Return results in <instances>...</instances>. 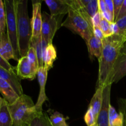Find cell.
Wrapping results in <instances>:
<instances>
[{
  "label": "cell",
  "mask_w": 126,
  "mask_h": 126,
  "mask_svg": "<svg viewBox=\"0 0 126 126\" xmlns=\"http://www.w3.org/2000/svg\"><path fill=\"white\" fill-rule=\"evenodd\" d=\"M121 54H126V41L124 44V45H123V48H122L121 50Z\"/></svg>",
  "instance_id": "obj_37"
},
{
  "label": "cell",
  "mask_w": 126,
  "mask_h": 126,
  "mask_svg": "<svg viewBox=\"0 0 126 126\" xmlns=\"http://www.w3.org/2000/svg\"><path fill=\"white\" fill-rule=\"evenodd\" d=\"M105 1L107 7V11L114 17V5L113 0H105Z\"/></svg>",
  "instance_id": "obj_35"
},
{
  "label": "cell",
  "mask_w": 126,
  "mask_h": 126,
  "mask_svg": "<svg viewBox=\"0 0 126 126\" xmlns=\"http://www.w3.org/2000/svg\"><path fill=\"white\" fill-rule=\"evenodd\" d=\"M44 2L50 10L52 16H60L68 14L71 7L67 0H46Z\"/></svg>",
  "instance_id": "obj_12"
},
{
  "label": "cell",
  "mask_w": 126,
  "mask_h": 126,
  "mask_svg": "<svg viewBox=\"0 0 126 126\" xmlns=\"http://www.w3.org/2000/svg\"><path fill=\"white\" fill-rule=\"evenodd\" d=\"M124 126H125V125H124Z\"/></svg>",
  "instance_id": "obj_41"
},
{
  "label": "cell",
  "mask_w": 126,
  "mask_h": 126,
  "mask_svg": "<svg viewBox=\"0 0 126 126\" xmlns=\"http://www.w3.org/2000/svg\"><path fill=\"white\" fill-rule=\"evenodd\" d=\"M111 24L112 23H110V22L107 21L105 18H102L99 27L100 28L102 32H103L105 38H107V37H109L113 35Z\"/></svg>",
  "instance_id": "obj_25"
},
{
  "label": "cell",
  "mask_w": 126,
  "mask_h": 126,
  "mask_svg": "<svg viewBox=\"0 0 126 126\" xmlns=\"http://www.w3.org/2000/svg\"><path fill=\"white\" fill-rule=\"evenodd\" d=\"M17 75L20 79L33 80L36 76L33 75L30 62L27 56L20 57L16 68Z\"/></svg>",
  "instance_id": "obj_13"
},
{
  "label": "cell",
  "mask_w": 126,
  "mask_h": 126,
  "mask_svg": "<svg viewBox=\"0 0 126 126\" xmlns=\"http://www.w3.org/2000/svg\"><path fill=\"white\" fill-rule=\"evenodd\" d=\"M87 46L91 60H94V57L99 59L103 50L102 41L96 38L93 34L87 44Z\"/></svg>",
  "instance_id": "obj_17"
},
{
  "label": "cell",
  "mask_w": 126,
  "mask_h": 126,
  "mask_svg": "<svg viewBox=\"0 0 126 126\" xmlns=\"http://www.w3.org/2000/svg\"><path fill=\"white\" fill-rule=\"evenodd\" d=\"M18 52L20 58L27 56L32 38L31 20L28 17V1L15 0Z\"/></svg>",
  "instance_id": "obj_2"
},
{
  "label": "cell",
  "mask_w": 126,
  "mask_h": 126,
  "mask_svg": "<svg viewBox=\"0 0 126 126\" xmlns=\"http://www.w3.org/2000/svg\"><path fill=\"white\" fill-rule=\"evenodd\" d=\"M62 27H66L74 33L79 34L86 44L93 35V25L79 11L71 9L66 20L62 23Z\"/></svg>",
  "instance_id": "obj_4"
},
{
  "label": "cell",
  "mask_w": 126,
  "mask_h": 126,
  "mask_svg": "<svg viewBox=\"0 0 126 126\" xmlns=\"http://www.w3.org/2000/svg\"><path fill=\"white\" fill-rule=\"evenodd\" d=\"M27 57H28L31 66H32L33 75L35 76H36L37 73H38V69H39V64H38L36 52L35 49L33 47H30L28 52H27Z\"/></svg>",
  "instance_id": "obj_23"
},
{
  "label": "cell",
  "mask_w": 126,
  "mask_h": 126,
  "mask_svg": "<svg viewBox=\"0 0 126 126\" xmlns=\"http://www.w3.org/2000/svg\"><path fill=\"white\" fill-rule=\"evenodd\" d=\"M98 11L101 14L107 11V7L105 0H98Z\"/></svg>",
  "instance_id": "obj_36"
},
{
  "label": "cell",
  "mask_w": 126,
  "mask_h": 126,
  "mask_svg": "<svg viewBox=\"0 0 126 126\" xmlns=\"http://www.w3.org/2000/svg\"><path fill=\"white\" fill-rule=\"evenodd\" d=\"M57 58V51L55 46L52 43L49 44L47 46L44 57V65L47 71L50 70L53 67V64Z\"/></svg>",
  "instance_id": "obj_20"
},
{
  "label": "cell",
  "mask_w": 126,
  "mask_h": 126,
  "mask_svg": "<svg viewBox=\"0 0 126 126\" xmlns=\"http://www.w3.org/2000/svg\"><path fill=\"white\" fill-rule=\"evenodd\" d=\"M41 1H32V18L31 19V25L32 28V40L38 39L41 35L42 13ZM31 40V41H32Z\"/></svg>",
  "instance_id": "obj_7"
},
{
  "label": "cell",
  "mask_w": 126,
  "mask_h": 126,
  "mask_svg": "<svg viewBox=\"0 0 126 126\" xmlns=\"http://www.w3.org/2000/svg\"><path fill=\"white\" fill-rule=\"evenodd\" d=\"M102 19V14H101V13L99 12V11H98V12L95 14V15L94 16L93 18H92L93 27H99Z\"/></svg>",
  "instance_id": "obj_32"
},
{
  "label": "cell",
  "mask_w": 126,
  "mask_h": 126,
  "mask_svg": "<svg viewBox=\"0 0 126 126\" xmlns=\"http://www.w3.org/2000/svg\"><path fill=\"white\" fill-rule=\"evenodd\" d=\"M48 44L45 39L41 36V35L38 39H33L31 41L30 46L33 47L36 50L37 58L39 64V68L44 67V57Z\"/></svg>",
  "instance_id": "obj_14"
},
{
  "label": "cell",
  "mask_w": 126,
  "mask_h": 126,
  "mask_svg": "<svg viewBox=\"0 0 126 126\" xmlns=\"http://www.w3.org/2000/svg\"><path fill=\"white\" fill-rule=\"evenodd\" d=\"M48 71L44 67L39 68L38 73H37V77L38 81L39 84V93L38 96V100L35 104V108L37 111L41 113L43 111V105L46 101L48 100L47 97L46 95V84L47 78Z\"/></svg>",
  "instance_id": "obj_9"
},
{
  "label": "cell",
  "mask_w": 126,
  "mask_h": 126,
  "mask_svg": "<svg viewBox=\"0 0 126 126\" xmlns=\"http://www.w3.org/2000/svg\"><path fill=\"white\" fill-rule=\"evenodd\" d=\"M64 16H52L46 12L42 13V28L41 36L46 40L47 44L52 43L53 39L62 25L61 21Z\"/></svg>",
  "instance_id": "obj_6"
},
{
  "label": "cell",
  "mask_w": 126,
  "mask_h": 126,
  "mask_svg": "<svg viewBox=\"0 0 126 126\" xmlns=\"http://www.w3.org/2000/svg\"><path fill=\"white\" fill-rule=\"evenodd\" d=\"M126 0H124L123 1V5L121 6V8L120 11L119 12V14H118V17H117V19L116 22L117 21H118L119 20L121 19L123 17H126Z\"/></svg>",
  "instance_id": "obj_34"
},
{
  "label": "cell",
  "mask_w": 126,
  "mask_h": 126,
  "mask_svg": "<svg viewBox=\"0 0 126 126\" xmlns=\"http://www.w3.org/2000/svg\"><path fill=\"white\" fill-rule=\"evenodd\" d=\"M0 55L8 62L10 59H14L17 61L13 47L9 41L7 33L2 34V39L0 41Z\"/></svg>",
  "instance_id": "obj_16"
},
{
  "label": "cell",
  "mask_w": 126,
  "mask_h": 126,
  "mask_svg": "<svg viewBox=\"0 0 126 126\" xmlns=\"http://www.w3.org/2000/svg\"><path fill=\"white\" fill-rule=\"evenodd\" d=\"M93 33L94 35L98 39H100V40H103L105 38L104 34H103V32L101 30L100 28L98 27H93Z\"/></svg>",
  "instance_id": "obj_33"
},
{
  "label": "cell",
  "mask_w": 126,
  "mask_h": 126,
  "mask_svg": "<svg viewBox=\"0 0 126 126\" xmlns=\"http://www.w3.org/2000/svg\"><path fill=\"white\" fill-rule=\"evenodd\" d=\"M115 23L119 28V35L126 36V16L117 21Z\"/></svg>",
  "instance_id": "obj_29"
},
{
  "label": "cell",
  "mask_w": 126,
  "mask_h": 126,
  "mask_svg": "<svg viewBox=\"0 0 126 126\" xmlns=\"http://www.w3.org/2000/svg\"><path fill=\"white\" fill-rule=\"evenodd\" d=\"M98 126V124H97H97H95L94 126Z\"/></svg>",
  "instance_id": "obj_40"
},
{
  "label": "cell",
  "mask_w": 126,
  "mask_h": 126,
  "mask_svg": "<svg viewBox=\"0 0 126 126\" xmlns=\"http://www.w3.org/2000/svg\"><path fill=\"white\" fill-rule=\"evenodd\" d=\"M6 27V11L4 1L0 0V28L2 34H4Z\"/></svg>",
  "instance_id": "obj_26"
},
{
  "label": "cell",
  "mask_w": 126,
  "mask_h": 126,
  "mask_svg": "<svg viewBox=\"0 0 126 126\" xmlns=\"http://www.w3.org/2000/svg\"><path fill=\"white\" fill-rule=\"evenodd\" d=\"M109 126H124V117L121 112L119 113L110 105L109 109Z\"/></svg>",
  "instance_id": "obj_21"
},
{
  "label": "cell",
  "mask_w": 126,
  "mask_h": 126,
  "mask_svg": "<svg viewBox=\"0 0 126 126\" xmlns=\"http://www.w3.org/2000/svg\"><path fill=\"white\" fill-rule=\"evenodd\" d=\"M119 112L123 114L124 117V124L126 126V99L120 98L118 100Z\"/></svg>",
  "instance_id": "obj_28"
},
{
  "label": "cell",
  "mask_w": 126,
  "mask_h": 126,
  "mask_svg": "<svg viewBox=\"0 0 126 126\" xmlns=\"http://www.w3.org/2000/svg\"><path fill=\"white\" fill-rule=\"evenodd\" d=\"M30 126H54L50 120V118L46 112L39 113L31 123Z\"/></svg>",
  "instance_id": "obj_22"
},
{
  "label": "cell",
  "mask_w": 126,
  "mask_h": 126,
  "mask_svg": "<svg viewBox=\"0 0 126 126\" xmlns=\"http://www.w3.org/2000/svg\"><path fill=\"white\" fill-rule=\"evenodd\" d=\"M0 78L8 82L18 96L23 94L20 79L14 71H10L0 66Z\"/></svg>",
  "instance_id": "obj_11"
},
{
  "label": "cell",
  "mask_w": 126,
  "mask_h": 126,
  "mask_svg": "<svg viewBox=\"0 0 126 126\" xmlns=\"http://www.w3.org/2000/svg\"><path fill=\"white\" fill-rule=\"evenodd\" d=\"M4 3L5 11H6L7 35L9 41L13 47L15 56L18 61L20 59V55L19 52H18V35H17L15 0H4Z\"/></svg>",
  "instance_id": "obj_5"
},
{
  "label": "cell",
  "mask_w": 126,
  "mask_h": 126,
  "mask_svg": "<svg viewBox=\"0 0 126 126\" xmlns=\"http://www.w3.org/2000/svg\"><path fill=\"white\" fill-rule=\"evenodd\" d=\"M2 100H3V98H1V96H0V105H1V103H2Z\"/></svg>",
  "instance_id": "obj_39"
},
{
  "label": "cell",
  "mask_w": 126,
  "mask_h": 126,
  "mask_svg": "<svg viewBox=\"0 0 126 126\" xmlns=\"http://www.w3.org/2000/svg\"><path fill=\"white\" fill-rule=\"evenodd\" d=\"M2 34H2V32H1V28H0V41H1V39H2Z\"/></svg>",
  "instance_id": "obj_38"
},
{
  "label": "cell",
  "mask_w": 126,
  "mask_h": 126,
  "mask_svg": "<svg viewBox=\"0 0 126 126\" xmlns=\"http://www.w3.org/2000/svg\"><path fill=\"white\" fill-rule=\"evenodd\" d=\"M103 89L104 88L103 87H97L95 92L92 97L89 105V107L91 108L93 111L97 121L102 106Z\"/></svg>",
  "instance_id": "obj_18"
},
{
  "label": "cell",
  "mask_w": 126,
  "mask_h": 126,
  "mask_svg": "<svg viewBox=\"0 0 126 126\" xmlns=\"http://www.w3.org/2000/svg\"><path fill=\"white\" fill-rule=\"evenodd\" d=\"M9 109L13 120L12 126H30L33 119L40 113L36 110L31 97L24 94L9 105Z\"/></svg>",
  "instance_id": "obj_3"
},
{
  "label": "cell",
  "mask_w": 126,
  "mask_h": 126,
  "mask_svg": "<svg viewBox=\"0 0 126 126\" xmlns=\"http://www.w3.org/2000/svg\"><path fill=\"white\" fill-rule=\"evenodd\" d=\"M0 66L8 71H14L15 68L12 66L8 61L5 60L1 55H0Z\"/></svg>",
  "instance_id": "obj_31"
},
{
  "label": "cell",
  "mask_w": 126,
  "mask_h": 126,
  "mask_svg": "<svg viewBox=\"0 0 126 126\" xmlns=\"http://www.w3.org/2000/svg\"><path fill=\"white\" fill-rule=\"evenodd\" d=\"M126 76V55L120 54L111 73L108 84H113Z\"/></svg>",
  "instance_id": "obj_10"
},
{
  "label": "cell",
  "mask_w": 126,
  "mask_h": 126,
  "mask_svg": "<svg viewBox=\"0 0 126 126\" xmlns=\"http://www.w3.org/2000/svg\"><path fill=\"white\" fill-rule=\"evenodd\" d=\"M84 121L87 126H93L97 124V119L91 108L88 107L87 112L84 115Z\"/></svg>",
  "instance_id": "obj_27"
},
{
  "label": "cell",
  "mask_w": 126,
  "mask_h": 126,
  "mask_svg": "<svg viewBox=\"0 0 126 126\" xmlns=\"http://www.w3.org/2000/svg\"><path fill=\"white\" fill-rule=\"evenodd\" d=\"M112 84H108L103 89V102L97 118L98 126H109V109L110 106L111 89Z\"/></svg>",
  "instance_id": "obj_8"
},
{
  "label": "cell",
  "mask_w": 126,
  "mask_h": 126,
  "mask_svg": "<svg viewBox=\"0 0 126 126\" xmlns=\"http://www.w3.org/2000/svg\"><path fill=\"white\" fill-rule=\"evenodd\" d=\"M49 118L50 121L54 126H62L66 123V118L59 112H53Z\"/></svg>",
  "instance_id": "obj_24"
},
{
  "label": "cell",
  "mask_w": 126,
  "mask_h": 126,
  "mask_svg": "<svg viewBox=\"0 0 126 126\" xmlns=\"http://www.w3.org/2000/svg\"><path fill=\"white\" fill-rule=\"evenodd\" d=\"M126 41V36L119 34H113L102 40L103 50L98 59L99 68L97 87L104 88L108 85L113 66Z\"/></svg>",
  "instance_id": "obj_1"
},
{
  "label": "cell",
  "mask_w": 126,
  "mask_h": 126,
  "mask_svg": "<svg viewBox=\"0 0 126 126\" xmlns=\"http://www.w3.org/2000/svg\"><path fill=\"white\" fill-rule=\"evenodd\" d=\"M0 92L2 94L4 99L7 101L9 105H12L19 97V96L13 89L12 86L1 78H0Z\"/></svg>",
  "instance_id": "obj_15"
},
{
  "label": "cell",
  "mask_w": 126,
  "mask_h": 126,
  "mask_svg": "<svg viewBox=\"0 0 126 126\" xmlns=\"http://www.w3.org/2000/svg\"><path fill=\"white\" fill-rule=\"evenodd\" d=\"M113 1L114 5V20L115 23L124 0H113Z\"/></svg>",
  "instance_id": "obj_30"
},
{
  "label": "cell",
  "mask_w": 126,
  "mask_h": 126,
  "mask_svg": "<svg viewBox=\"0 0 126 126\" xmlns=\"http://www.w3.org/2000/svg\"><path fill=\"white\" fill-rule=\"evenodd\" d=\"M13 120L9 109V105L5 99L0 105V126H12Z\"/></svg>",
  "instance_id": "obj_19"
}]
</instances>
